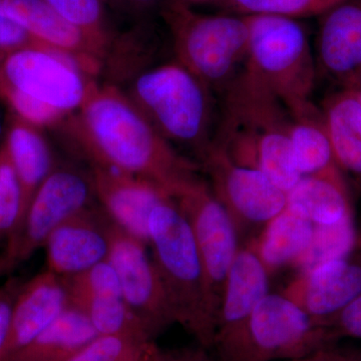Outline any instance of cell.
Listing matches in <instances>:
<instances>
[{
  "label": "cell",
  "mask_w": 361,
  "mask_h": 361,
  "mask_svg": "<svg viewBox=\"0 0 361 361\" xmlns=\"http://www.w3.org/2000/svg\"><path fill=\"white\" fill-rule=\"evenodd\" d=\"M344 0H213L212 6L238 16L298 18L322 16Z\"/></svg>",
  "instance_id": "28"
},
{
  "label": "cell",
  "mask_w": 361,
  "mask_h": 361,
  "mask_svg": "<svg viewBox=\"0 0 361 361\" xmlns=\"http://www.w3.org/2000/svg\"><path fill=\"white\" fill-rule=\"evenodd\" d=\"M290 361H361V356L334 348V344H331L318 349L310 355Z\"/></svg>",
  "instance_id": "39"
},
{
  "label": "cell",
  "mask_w": 361,
  "mask_h": 361,
  "mask_svg": "<svg viewBox=\"0 0 361 361\" xmlns=\"http://www.w3.org/2000/svg\"><path fill=\"white\" fill-rule=\"evenodd\" d=\"M2 58H4V56H0V59H1Z\"/></svg>",
  "instance_id": "45"
},
{
  "label": "cell",
  "mask_w": 361,
  "mask_h": 361,
  "mask_svg": "<svg viewBox=\"0 0 361 361\" xmlns=\"http://www.w3.org/2000/svg\"><path fill=\"white\" fill-rule=\"evenodd\" d=\"M329 330L334 341L341 337L361 341V294L323 324Z\"/></svg>",
  "instance_id": "36"
},
{
  "label": "cell",
  "mask_w": 361,
  "mask_h": 361,
  "mask_svg": "<svg viewBox=\"0 0 361 361\" xmlns=\"http://www.w3.org/2000/svg\"><path fill=\"white\" fill-rule=\"evenodd\" d=\"M2 144L23 187L25 214L33 195L56 168L51 147L39 128L14 115L6 125Z\"/></svg>",
  "instance_id": "22"
},
{
  "label": "cell",
  "mask_w": 361,
  "mask_h": 361,
  "mask_svg": "<svg viewBox=\"0 0 361 361\" xmlns=\"http://www.w3.org/2000/svg\"><path fill=\"white\" fill-rule=\"evenodd\" d=\"M96 200L111 222L148 245L151 214L171 197L152 180L111 169L92 166L90 173Z\"/></svg>",
  "instance_id": "16"
},
{
  "label": "cell",
  "mask_w": 361,
  "mask_h": 361,
  "mask_svg": "<svg viewBox=\"0 0 361 361\" xmlns=\"http://www.w3.org/2000/svg\"><path fill=\"white\" fill-rule=\"evenodd\" d=\"M179 1L191 6L192 4H211L213 0H179Z\"/></svg>",
  "instance_id": "42"
},
{
  "label": "cell",
  "mask_w": 361,
  "mask_h": 361,
  "mask_svg": "<svg viewBox=\"0 0 361 361\" xmlns=\"http://www.w3.org/2000/svg\"><path fill=\"white\" fill-rule=\"evenodd\" d=\"M189 223L211 289L220 306L229 271L240 247L234 222L201 177L185 185L173 197Z\"/></svg>",
  "instance_id": "11"
},
{
  "label": "cell",
  "mask_w": 361,
  "mask_h": 361,
  "mask_svg": "<svg viewBox=\"0 0 361 361\" xmlns=\"http://www.w3.org/2000/svg\"><path fill=\"white\" fill-rule=\"evenodd\" d=\"M108 259L118 275L123 300L154 341L174 324L175 318L148 245L113 223Z\"/></svg>",
  "instance_id": "13"
},
{
  "label": "cell",
  "mask_w": 361,
  "mask_h": 361,
  "mask_svg": "<svg viewBox=\"0 0 361 361\" xmlns=\"http://www.w3.org/2000/svg\"><path fill=\"white\" fill-rule=\"evenodd\" d=\"M250 40L244 68L299 116L314 106L316 63L307 32L292 18L248 16Z\"/></svg>",
  "instance_id": "6"
},
{
  "label": "cell",
  "mask_w": 361,
  "mask_h": 361,
  "mask_svg": "<svg viewBox=\"0 0 361 361\" xmlns=\"http://www.w3.org/2000/svg\"><path fill=\"white\" fill-rule=\"evenodd\" d=\"M209 186L241 235L255 239L266 225L286 208L287 194L261 171L237 165L217 147L201 160ZM248 241V242H249Z\"/></svg>",
  "instance_id": "8"
},
{
  "label": "cell",
  "mask_w": 361,
  "mask_h": 361,
  "mask_svg": "<svg viewBox=\"0 0 361 361\" xmlns=\"http://www.w3.org/2000/svg\"><path fill=\"white\" fill-rule=\"evenodd\" d=\"M75 59L44 47H28L0 59V82L58 109L78 111L94 84Z\"/></svg>",
  "instance_id": "9"
},
{
  "label": "cell",
  "mask_w": 361,
  "mask_h": 361,
  "mask_svg": "<svg viewBox=\"0 0 361 361\" xmlns=\"http://www.w3.org/2000/svg\"><path fill=\"white\" fill-rule=\"evenodd\" d=\"M290 142L294 163L303 177H343L334 155L322 110L313 106L292 116Z\"/></svg>",
  "instance_id": "23"
},
{
  "label": "cell",
  "mask_w": 361,
  "mask_h": 361,
  "mask_svg": "<svg viewBox=\"0 0 361 361\" xmlns=\"http://www.w3.org/2000/svg\"><path fill=\"white\" fill-rule=\"evenodd\" d=\"M314 225L289 207L249 241L269 274L287 267L295 268L310 248Z\"/></svg>",
  "instance_id": "21"
},
{
  "label": "cell",
  "mask_w": 361,
  "mask_h": 361,
  "mask_svg": "<svg viewBox=\"0 0 361 361\" xmlns=\"http://www.w3.org/2000/svg\"><path fill=\"white\" fill-rule=\"evenodd\" d=\"M323 325L361 294V229L353 248L298 275L281 291Z\"/></svg>",
  "instance_id": "14"
},
{
  "label": "cell",
  "mask_w": 361,
  "mask_h": 361,
  "mask_svg": "<svg viewBox=\"0 0 361 361\" xmlns=\"http://www.w3.org/2000/svg\"><path fill=\"white\" fill-rule=\"evenodd\" d=\"M320 18L317 66L342 85L361 70V0H344Z\"/></svg>",
  "instance_id": "18"
},
{
  "label": "cell",
  "mask_w": 361,
  "mask_h": 361,
  "mask_svg": "<svg viewBox=\"0 0 361 361\" xmlns=\"http://www.w3.org/2000/svg\"><path fill=\"white\" fill-rule=\"evenodd\" d=\"M149 361H217L209 349L196 346L161 349L156 344L152 348Z\"/></svg>",
  "instance_id": "37"
},
{
  "label": "cell",
  "mask_w": 361,
  "mask_h": 361,
  "mask_svg": "<svg viewBox=\"0 0 361 361\" xmlns=\"http://www.w3.org/2000/svg\"><path fill=\"white\" fill-rule=\"evenodd\" d=\"M287 207L314 226L355 218L345 178L303 177L287 194Z\"/></svg>",
  "instance_id": "24"
},
{
  "label": "cell",
  "mask_w": 361,
  "mask_h": 361,
  "mask_svg": "<svg viewBox=\"0 0 361 361\" xmlns=\"http://www.w3.org/2000/svg\"><path fill=\"white\" fill-rule=\"evenodd\" d=\"M323 115L341 172L361 193V99L355 90L342 87L326 97Z\"/></svg>",
  "instance_id": "20"
},
{
  "label": "cell",
  "mask_w": 361,
  "mask_h": 361,
  "mask_svg": "<svg viewBox=\"0 0 361 361\" xmlns=\"http://www.w3.org/2000/svg\"><path fill=\"white\" fill-rule=\"evenodd\" d=\"M342 87H349V89L355 90L361 92V70L358 71L355 75H353L345 82H343Z\"/></svg>",
  "instance_id": "40"
},
{
  "label": "cell",
  "mask_w": 361,
  "mask_h": 361,
  "mask_svg": "<svg viewBox=\"0 0 361 361\" xmlns=\"http://www.w3.org/2000/svg\"><path fill=\"white\" fill-rule=\"evenodd\" d=\"M25 211L23 187L4 144L0 145V246L16 231Z\"/></svg>",
  "instance_id": "30"
},
{
  "label": "cell",
  "mask_w": 361,
  "mask_h": 361,
  "mask_svg": "<svg viewBox=\"0 0 361 361\" xmlns=\"http://www.w3.org/2000/svg\"><path fill=\"white\" fill-rule=\"evenodd\" d=\"M221 94L214 146L237 165L264 173L288 194L302 179L292 154L291 114L244 66Z\"/></svg>",
  "instance_id": "2"
},
{
  "label": "cell",
  "mask_w": 361,
  "mask_h": 361,
  "mask_svg": "<svg viewBox=\"0 0 361 361\" xmlns=\"http://www.w3.org/2000/svg\"><path fill=\"white\" fill-rule=\"evenodd\" d=\"M0 99L11 108L14 116L37 128L51 127L66 116L58 109L2 82H0Z\"/></svg>",
  "instance_id": "33"
},
{
  "label": "cell",
  "mask_w": 361,
  "mask_h": 361,
  "mask_svg": "<svg viewBox=\"0 0 361 361\" xmlns=\"http://www.w3.org/2000/svg\"><path fill=\"white\" fill-rule=\"evenodd\" d=\"M153 346H154V345H153ZM151 351H152V349H151ZM151 351H149V355H151ZM149 356H148V358H147V360H146V361H149Z\"/></svg>",
  "instance_id": "44"
},
{
  "label": "cell",
  "mask_w": 361,
  "mask_h": 361,
  "mask_svg": "<svg viewBox=\"0 0 361 361\" xmlns=\"http://www.w3.org/2000/svg\"><path fill=\"white\" fill-rule=\"evenodd\" d=\"M66 20L82 30L106 58L115 42L106 20V0H44Z\"/></svg>",
  "instance_id": "27"
},
{
  "label": "cell",
  "mask_w": 361,
  "mask_h": 361,
  "mask_svg": "<svg viewBox=\"0 0 361 361\" xmlns=\"http://www.w3.org/2000/svg\"><path fill=\"white\" fill-rule=\"evenodd\" d=\"M148 248L175 323L212 351L219 305L189 223L172 197L151 214Z\"/></svg>",
  "instance_id": "3"
},
{
  "label": "cell",
  "mask_w": 361,
  "mask_h": 361,
  "mask_svg": "<svg viewBox=\"0 0 361 361\" xmlns=\"http://www.w3.org/2000/svg\"><path fill=\"white\" fill-rule=\"evenodd\" d=\"M28 47L42 45L7 13L2 0H0V56Z\"/></svg>",
  "instance_id": "35"
},
{
  "label": "cell",
  "mask_w": 361,
  "mask_h": 361,
  "mask_svg": "<svg viewBox=\"0 0 361 361\" xmlns=\"http://www.w3.org/2000/svg\"><path fill=\"white\" fill-rule=\"evenodd\" d=\"M70 305L65 280L51 271L45 269L23 282L14 303L7 360L39 336Z\"/></svg>",
  "instance_id": "19"
},
{
  "label": "cell",
  "mask_w": 361,
  "mask_h": 361,
  "mask_svg": "<svg viewBox=\"0 0 361 361\" xmlns=\"http://www.w3.org/2000/svg\"><path fill=\"white\" fill-rule=\"evenodd\" d=\"M355 92H357L358 96H360V99H361V92H357V90H355Z\"/></svg>",
  "instance_id": "43"
},
{
  "label": "cell",
  "mask_w": 361,
  "mask_h": 361,
  "mask_svg": "<svg viewBox=\"0 0 361 361\" xmlns=\"http://www.w3.org/2000/svg\"><path fill=\"white\" fill-rule=\"evenodd\" d=\"M111 227L110 218L94 205L66 220L45 242V269L66 279L106 260Z\"/></svg>",
  "instance_id": "15"
},
{
  "label": "cell",
  "mask_w": 361,
  "mask_h": 361,
  "mask_svg": "<svg viewBox=\"0 0 361 361\" xmlns=\"http://www.w3.org/2000/svg\"><path fill=\"white\" fill-rule=\"evenodd\" d=\"M63 280L68 288L70 302L87 297L122 296L118 275L109 259L75 276Z\"/></svg>",
  "instance_id": "32"
},
{
  "label": "cell",
  "mask_w": 361,
  "mask_h": 361,
  "mask_svg": "<svg viewBox=\"0 0 361 361\" xmlns=\"http://www.w3.org/2000/svg\"><path fill=\"white\" fill-rule=\"evenodd\" d=\"M78 111L70 128L92 166L152 180L171 197L200 177L201 165L178 153L114 85H94Z\"/></svg>",
  "instance_id": "1"
},
{
  "label": "cell",
  "mask_w": 361,
  "mask_h": 361,
  "mask_svg": "<svg viewBox=\"0 0 361 361\" xmlns=\"http://www.w3.org/2000/svg\"><path fill=\"white\" fill-rule=\"evenodd\" d=\"M126 94L173 147L205 156L214 137L212 92L179 61L140 71Z\"/></svg>",
  "instance_id": "4"
},
{
  "label": "cell",
  "mask_w": 361,
  "mask_h": 361,
  "mask_svg": "<svg viewBox=\"0 0 361 361\" xmlns=\"http://www.w3.org/2000/svg\"><path fill=\"white\" fill-rule=\"evenodd\" d=\"M110 6L137 20H145L152 14L161 13L171 0H106Z\"/></svg>",
  "instance_id": "38"
},
{
  "label": "cell",
  "mask_w": 361,
  "mask_h": 361,
  "mask_svg": "<svg viewBox=\"0 0 361 361\" xmlns=\"http://www.w3.org/2000/svg\"><path fill=\"white\" fill-rule=\"evenodd\" d=\"M154 344L135 337L97 336L68 361H146Z\"/></svg>",
  "instance_id": "31"
},
{
  "label": "cell",
  "mask_w": 361,
  "mask_h": 361,
  "mask_svg": "<svg viewBox=\"0 0 361 361\" xmlns=\"http://www.w3.org/2000/svg\"><path fill=\"white\" fill-rule=\"evenodd\" d=\"M6 122H4V116H2L1 111H0V145L4 142V135H6Z\"/></svg>",
  "instance_id": "41"
},
{
  "label": "cell",
  "mask_w": 361,
  "mask_h": 361,
  "mask_svg": "<svg viewBox=\"0 0 361 361\" xmlns=\"http://www.w3.org/2000/svg\"><path fill=\"white\" fill-rule=\"evenodd\" d=\"M357 230L355 218L338 224L314 226L310 248L295 267L298 273L348 254L355 246Z\"/></svg>",
  "instance_id": "29"
},
{
  "label": "cell",
  "mask_w": 361,
  "mask_h": 361,
  "mask_svg": "<svg viewBox=\"0 0 361 361\" xmlns=\"http://www.w3.org/2000/svg\"><path fill=\"white\" fill-rule=\"evenodd\" d=\"M71 305L87 316L97 336H130L154 341L122 296L87 297L73 301Z\"/></svg>",
  "instance_id": "26"
},
{
  "label": "cell",
  "mask_w": 361,
  "mask_h": 361,
  "mask_svg": "<svg viewBox=\"0 0 361 361\" xmlns=\"http://www.w3.org/2000/svg\"><path fill=\"white\" fill-rule=\"evenodd\" d=\"M2 4L40 45L75 59L85 73L99 70L103 58L92 39L44 0H2Z\"/></svg>",
  "instance_id": "17"
},
{
  "label": "cell",
  "mask_w": 361,
  "mask_h": 361,
  "mask_svg": "<svg viewBox=\"0 0 361 361\" xmlns=\"http://www.w3.org/2000/svg\"><path fill=\"white\" fill-rule=\"evenodd\" d=\"M269 276L251 244L240 247L218 310L212 349L217 361H245L252 316L269 293Z\"/></svg>",
  "instance_id": "12"
},
{
  "label": "cell",
  "mask_w": 361,
  "mask_h": 361,
  "mask_svg": "<svg viewBox=\"0 0 361 361\" xmlns=\"http://www.w3.org/2000/svg\"><path fill=\"white\" fill-rule=\"evenodd\" d=\"M97 336L87 316L70 305L56 322L6 361H68Z\"/></svg>",
  "instance_id": "25"
},
{
  "label": "cell",
  "mask_w": 361,
  "mask_h": 361,
  "mask_svg": "<svg viewBox=\"0 0 361 361\" xmlns=\"http://www.w3.org/2000/svg\"><path fill=\"white\" fill-rule=\"evenodd\" d=\"M90 175L71 166L54 169L28 204L20 223L0 253V278L44 248L51 233L66 220L94 205Z\"/></svg>",
  "instance_id": "7"
},
{
  "label": "cell",
  "mask_w": 361,
  "mask_h": 361,
  "mask_svg": "<svg viewBox=\"0 0 361 361\" xmlns=\"http://www.w3.org/2000/svg\"><path fill=\"white\" fill-rule=\"evenodd\" d=\"M334 343L327 327L281 292H269L252 316L245 361H290Z\"/></svg>",
  "instance_id": "10"
},
{
  "label": "cell",
  "mask_w": 361,
  "mask_h": 361,
  "mask_svg": "<svg viewBox=\"0 0 361 361\" xmlns=\"http://www.w3.org/2000/svg\"><path fill=\"white\" fill-rule=\"evenodd\" d=\"M161 16L170 30L176 61L211 92L222 94L248 56L246 16L197 13L179 0L169 1Z\"/></svg>",
  "instance_id": "5"
},
{
  "label": "cell",
  "mask_w": 361,
  "mask_h": 361,
  "mask_svg": "<svg viewBox=\"0 0 361 361\" xmlns=\"http://www.w3.org/2000/svg\"><path fill=\"white\" fill-rule=\"evenodd\" d=\"M23 282L20 278L9 277L0 285V361H6L8 355L14 303Z\"/></svg>",
  "instance_id": "34"
}]
</instances>
